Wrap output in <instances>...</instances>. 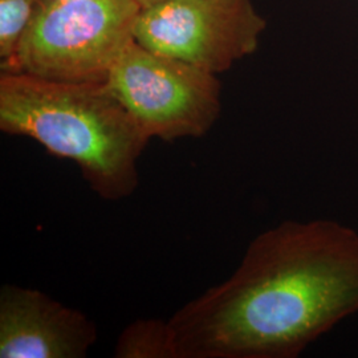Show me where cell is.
<instances>
[{"label": "cell", "instance_id": "6da1fadb", "mask_svg": "<svg viewBox=\"0 0 358 358\" xmlns=\"http://www.w3.org/2000/svg\"><path fill=\"white\" fill-rule=\"evenodd\" d=\"M357 312V231L329 219L285 220L169 324L178 358H294Z\"/></svg>", "mask_w": 358, "mask_h": 358}, {"label": "cell", "instance_id": "7a4b0ae2", "mask_svg": "<svg viewBox=\"0 0 358 358\" xmlns=\"http://www.w3.org/2000/svg\"><path fill=\"white\" fill-rule=\"evenodd\" d=\"M0 130L73 162L108 201L131 195L150 141L103 83H68L22 72L0 75Z\"/></svg>", "mask_w": 358, "mask_h": 358}, {"label": "cell", "instance_id": "3957f363", "mask_svg": "<svg viewBox=\"0 0 358 358\" xmlns=\"http://www.w3.org/2000/svg\"><path fill=\"white\" fill-rule=\"evenodd\" d=\"M137 0H44L20 40L11 69L68 83H105L133 40Z\"/></svg>", "mask_w": 358, "mask_h": 358}, {"label": "cell", "instance_id": "277c9868", "mask_svg": "<svg viewBox=\"0 0 358 358\" xmlns=\"http://www.w3.org/2000/svg\"><path fill=\"white\" fill-rule=\"evenodd\" d=\"M103 84L150 140L202 137L222 110L217 75L150 51L134 38Z\"/></svg>", "mask_w": 358, "mask_h": 358}, {"label": "cell", "instance_id": "5b68a950", "mask_svg": "<svg viewBox=\"0 0 358 358\" xmlns=\"http://www.w3.org/2000/svg\"><path fill=\"white\" fill-rule=\"evenodd\" d=\"M267 28L252 0H159L142 6L133 38L219 75L252 55Z\"/></svg>", "mask_w": 358, "mask_h": 358}, {"label": "cell", "instance_id": "8992f818", "mask_svg": "<svg viewBox=\"0 0 358 358\" xmlns=\"http://www.w3.org/2000/svg\"><path fill=\"white\" fill-rule=\"evenodd\" d=\"M96 340V325L80 310L38 289L3 285L0 357L83 358Z\"/></svg>", "mask_w": 358, "mask_h": 358}, {"label": "cell", "instance_id": "52a82bcc", "mask_svg": "<svg viewBox=\"0 0 358 358\" xmlns=\"http://www.w3.org/2000/svg\"><path fill=\"white\" fill-rule=\"evenodd\" d=\"M115 357L178 358L169 320H137L117 340Z\"/></svg>", "mask_w": 358, "mask_h": 358}, {"label": "cell", "instance_id": "ba28073f", "mask_svg": "<svg viewBox=\"0 0 358 358\" xmlns=\"http://www.w3.org/2000/svg\"><path fill=\"white\" fill-rule=\"evenodd\" d=\"M44 0H0L1 72L11 69L20 40Z\"/></svg>", "mask_w": 358, "mask_h": 358}, {"label": "cell", "instance_id": "9c48e42d", "mask_svg": "<svg viewBox=\"0 0 358 358\" xmlns=\"http://www.w3.org/2000/svg\"><path fill=\"white\" fill-rule=\"evenodd\" d=\"M141 6H148V4H152V3H155V1H159V0H137Z\"/></svg>", "mask_w": 358, "mask_h": 358}]
</instances>
